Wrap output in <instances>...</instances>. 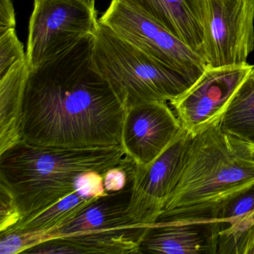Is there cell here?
I'll return each instance as SVG.
<instances>
[{"label": "cell", "mask_w": 254, "mask_h": 254, "mask_svg": "<svg viewBox=\"0 0 254 254\" xmlns=\"http://www.w3.org/2000/svg\"><path fill=\"white\" fill-rule=\"evenodd\" d=\"M93 33L29 70L20 131L25 143L66 148L121 145L126 104L95 66Z\"/></svg>", "instance_id": "1"}, {"label": "cell", "mask_w": 254, "mask_h": 254, "mask_svg": "<svg viewBox=\"0 0 254 254\" xmlns=\"http://www.w3.org/2000/svg\"><path fill=\"white\" fill-rule=\"evenodd\" d=\"M192 134L183 129L169 148L146 167L134 164L127 213L136 224L158 219L175 187L177 175Z\"/></svg>", "instance_id": "10"}, {"label": "cell", "mask_w": 254, "mask_h": 254, "mask_svg": "<svg viewBox=\"0 0 254 254\" xmlns=\"http://www.w3.org/2000/svg\"><path fill=\"white\" fill-rule=\"evenodd\" d=\"M183 130L167 102H145L126 109L121 145L136 166L146 167L161 155Z\"/></svg>", "instance_id": "11"}, {"label": "cell", "mask_w": 254, "mask_h": 254, "mask_svg": "<svg viewBox=\"0 0 254 254\" xmlns=\"http://www.w3.org/2000/svg\"><path fill=\"white\" fill-rule=\"evenodd\" d=\"M98 23L95 0H35L26 53L29 70L93 34Z\"/></svg>", "instance_id": "6"}, {"label": "cell", "mask_w": 254, "mask_h": 254, "mask_svg": "<svg viewBox=\"0 0 254 254\" xmlns=\"http://www.w3.org/2000/svg\"><path fill=\"white\" fill-rule=\"evenodd\" d=\"M217 254H254V211L222 225Z\"/></svg>", "instance_id": "17"}, {"label": "cell", "mask_w": 254, "mask_h": 254, "mask_svg": "<svg viewBox=\"0 0 254 254\" xmlns=\"http://www.w3.org/2000/svg\"><path fill=\"white\" fill-rule=\"evenodd\" d=\"M206 66L247 64L254 50V0H202Z\"/></svg>", "instance_id": "7"}, {"label": "cell", "mask_w": 254, "mask_h": 254, "mask_svg": "<svg viewBox=\"0 0 254 254\" xmlns=\"http://www.w3.org/2000/svg\"><path fill=\"white\" fill-rule=\"evenodd\" d=\"M219 121L191 136L175 187L156 222L217 220L230 198L254 184L249 148L227 136Z\"/></svg>", "instance_id": "2"}, {"label": "cell", "mask_w": 254, "mask_h": 254, "mask_svg": "<svg viewBox=\"0 0 254 254\" xmlns=\"http://www.w3.org/2000/svg\"><path fill=\"white\" fill-rule=\"evenodd\" d=\"M133 169L134 163L127 158L124 164L111 168L105 172L103 175L104 186L107 192H117L123 190L131 178Z\"/></svg>", "instance_id": "22"}, {"label": "cell", "mask_w": 254, "mask_h": 254, "mask_svg": "<svg viewBox=\"0 0 254 254\" xmlns=\"http://www.w3.org/2000/svg\"><path fill=\"white\" fill-rule=\"evenodd\" d=\"M254 72V65L207 66L182 96L170 102L181 127L191 134L221 119L234 93Z\"/></svg>", "instance_id": "9"}, {"label": "cell", "mask_w": 254, "mask_h": 254, "mask_svg": "<svg viewBox=\"0 0 254 254\" xmlns=\"http://www.w3.org/2000/svg\"><path fill=\"white\" fill-rule=\"evenodd\" d=\"M0 233L6 231L21 221V215L11 193L0 185Z\"/></svg>", "instance_id": "21"}, {"label": "cell", "mask_w": 254, "mask_h": 254, "mask_svg": "<svg viewBox=\"0 0 254 254\" xmlns=\"http://www.w3.org/2000/svg\"><path fill=\"white\" fill-rule=\"evenodd\" d=\"M99 21L155 60L196 79L207 67L201 56L122 0H111Z\"/></svg>", "instance_id": "8"}, {"label": "cell", "mask_w": 254, "mask_h": 254, "mask_svg": "<svg viewBox=\"0 0 254 254\" xmlns=\"http://www.w3.org/2000/svg\"><path fill=\"white\" fill-rule=\"evenodd\" d=\"M122 1L158 23L204 59L202 0Z\"/></svg>", "instance_id": "13"}, {"label": "cell", "mask_w": 254, "mask_h": 254, "mask_svg": "<svg viewBox=\"0 0 254 254\" xmlns=\"http://www.w3.org/2000/svg\"><path fill=\"white\" fill-rule=\"evenodd\" d=\"M15 13L11 0H0V29L15 28Z\"/></svg>", "instance_id": "23"}, {"label": "cell", "mask_w": 254, "mask_h": 254, "mask_svg": "<svg viewBox=\"0 0 254 254\" xmlns=\"http://www.w3.org/2000/svg\"><path fill=\"white\" fill-rule=\"evenodd\" d=\"M0 254H24L32 247L47 240L45 234L10 230L0 233Z\"/></svg>", "instance_id": "20"}, {"label": "cell", "mask_w": 254, "mask_h": 254, "mask_svg": "<svg viewBox=\"0 0 254 254\" xmlns=\"http://www.w3.org/2000/svg\"><path fill=\"white\" fill-rule=\"evenodd\" d=\"M250 150V154H251V160L254 161V148H248Z\"/></svg>", "instance_id": "24"}, {"label": "cell", "mask_w": 254, "mask_h": 254, "mask_svg": "<svg viewBox=\"0 0 254 254\" xmlns=\"http://www.w3.org/2000/svg\"><path fill=\"white\" fill-rule=\"evenodd\" d=\"M107 193L103 175L97 172L81 174L77 180L75 191L36 216L26 222L17 224L6 231L15 230L22 233L44 234L57 230L72 221L89 205Z\"/></svg>", "instance_id": "14"}, {"label": "cell", "mask_w": 254, "mask_h": 254, "mask_svg": "<svg viewBox=\"0 0 254 254\" xmlns=\"http://www.w3.org/2000/svg\"><path fill=\"white\" fill-rule=\"evenodd\" d=\"M26 60V53L18 39L15 28L0 29V76Z\"/></svg>", "instance_id": "18"}, {"label": "cell", "mask_w": 254, "mask_h": 254, "mask_svg": "<svg viewBox=\"0 0 254 254\" xmlns=\"http://www.w3.org/2000/svg\"><path fill=\"white\" fill-rule=\"evenodd\" d=\"M126 160L122 145L55 148L20 141L0 154V185L12 195L22 224L75 191L81 174L104 175Z\"/></svg>", "instance_id": "3"}, {"label": "cell", "mask_w": 254, "mask_h": 254, "mask_svg": "<svg viewBox=\"0 0 254 254\" xmlns=\"http://www.w3.org/2000/svg\"><path fill=\"white\" fill-rule=\"evenodd\" d=\"M254 211V183L230 198L218 213L217 220L222 225Z\"/></svg>", "instance_id": "19"}, {"label": "cell", "mask_w": 254, "mask_h": 254, "mask_svg": "<svg viewBox=\"0 0 254 254\" xmlns=\"http://www.w3.org/2000/svg\"><path fill=\"white\" fill-rule=\"evenodd\" d=\"M221 130L235 142L254 147V72L243 81L219 121Z\"/></svg>", "instance_id": "16"}, {"label": "cell", "mask_w": 254, "mask_h": 254, "mask_svg": "<svg viewBox=\"0 0 254 254\" xmlns=\"http://www.w3.org/2000/svg\"><path fill=\"white\" fill-rule=\"evenodd\" d=\"M132 176L121 191L101 196L72 221L45 233L48 240L46 252L139 254V243L146 227L136 224L127 213Z\"/></svg>", "instance_id": "5"}, {"label": "cell", "mask_w": 254, "mask_h": 254, "mask_svg": "<svg viewBox=\"0 0 254 254\" xmlns=\"http://www.w3.org/2000/svg\"><path fill=\"white\" fill-rule=\"evenodd\" d=\"M93 59L126 109L145 102H172L197 79L153 59L99 21L95 29Z\"/></svg>", "instance_id": "4"}, {"label": "cell", "mask_w": 254, "mask_h": 254, "mask_svg": "<svg viewBox=\"0 0 254 254\" xmlns=\"http://www.w3.org/2000/svg\"><path fill=\"white\" fill-rule=\"evenodd\" d=\"M222 223L155 222L146 226L139 254H217Z\"/></svg>", "instance_id": "12"}, {"label": "cell", "mask_w": 254, "mask_h": 254, "mask_svg": "<svg viewBox=\"0 0 254 254\" xmlns=\"http://www.w3.org/2000/svg\"><path fill=\"white\" fill-rule=\"evenodd\" d=\"M29 72L26 60L0 76V154L21 141L23 94Z\"/></svg>", "instance_id": "15"}]
</instances>
